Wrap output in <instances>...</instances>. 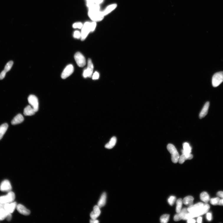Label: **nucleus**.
Listing matches in <instances>:
<instances>
[{
    "instance_id": "c85d7f7f",
    "label": "nucleus",
    "mask_w": 223,
    "mask_h": 223,
    "mask_svg": "<svg viewBox=\"0 0 223 223\" xmlns=\"http://www.w3.org/2000/svg\"><path fill=\"white\" fill-rule=\"evenodd\" d=\"M183 200L181 199H178L176 202L177 206L176 207V212L177 213H178L181 211V210L182 204H183Z\"/></svg>"
},
{
    "instance_id": "1a4fd4ad",
    "label": "nucleus",
    "mask_w": 223,
    "mask_h": 223,
    "mask_svg": "<svg viewBox=\"0 0 223 223\" xmlns=\"http://www.w3.org/2000/svg\"><path fill=\"white\" fill-rule=\"evenodd\" d=\"M91 32V23L88 22H86L82 27L81 33L82 40H84Z\"/></svg>"
},
{
    "instance_id": "c9c22d12",
    "label": "nucleus",
    "mask_w": 223,
    "mask_h": 223,
    "mask_svg": "<svg viewBox=\"0 0 223 223\" xmlns=\"http://www.w3.org/2000/svg\"><path fill=\"white\" fill-rule=\"evenodd\" d=\"M96 26V23L95 22L91 23V32L94 31Z\"/></svg>"
},
{
    "instance_id": "dca6fc26",
    "label": "nucleus",
    "mask_w": 223,
    "mask_h": 223,
    "mask_svg": "<svg viewBox=\"0 0 223 223\" xmlns=\"http://www.w3.org/2000/svg\"><path fill=\"white\" fill-rule=\"evenodd\" d=\"M101 211L100 208L98 206H95L94 208V210L90 214L91 219H96L100 215Z\"/></svg>"
},
{
    "instance_id": "7c9ffc66",
    "label": "nucleus",
    "mask_w": 223,
    "mask_h": 223,
    "mask_svg": "<svg viewBox=\"0 0 223 223\" xmlns=\"http://www.w3.org/2000/svg\"><path fill=\"white\" fill-rule=\"evenodd\" d=\"M14 64V62L12 61H10L8 62V63L6 65L4 70L6 73L9 72L11 68L13 65Z\"/></svg>"
},
{
    "instance_id": "79ce46f5",
    "label": "nucleus",
    "mask_w": 223,
    "mask_h": 223,
    "mask_svg": "<svg viewBox=\"0 0 223 223\" xmlns=\"http://www.w3.org/2000/svg\"><path fill=\"white\" fill-rule=\"evenodd\" d=\"M103 0H94V2L95 4H101Z\"/></svg>"
},
{
    "instance_id": "72a5a7b5",
    "label": "nucleus",
    "mask_w": 223,
    "mask_h": 223,
    "mask_svg": "<svg viewBox=\"0 0 223 223\" xmlns=\"http://www.w3.org/2000/svg\"><path fill=\"white\" fill-rule=\"evenodd\" d=\"M74 38L79 39L81 38V34L78 31H76L74 32L73 35Z\"/></svg>"
},
{
    "instance_id": "0eeeda50",
    "label": "nucleus",
    "mask_w": 223,
    "mask_h": 223,
    "mask_svg": "<svg viewBox=\"0 0 223 223\" xmlns=\"http://www.w3.org/2000/svg\"><path fill=\"white\" fill-rule=\"evenodd\" d=\"M28 101L29 103L34 109L35 112L39 110V104L38 98L35 96L30 95L28 98Z\"/></svg>"
},
{
    "instance_id": "423d86ee",
    "label": "nucleus",
    "mask_w": 223,
    "mask_h": 223,
    "mask_svg": "<svg viewBox=\"0 0 223 223\" xmlns=\"http://www.w3.org/2000/svg\"><path fill=\"white\" fill-rule=\"evenodd\" d=\"M94 69V65L91 60L90 59H89L88 60L87 68L84 70L83 72V77L85 78L91 77Z\"/></svg>"
},
{
    "instance_id": "f3484780",
    "label": "nucleus",
    "mask_w": 223,
    "mask_h": 223,
    "mask_svg": "<svg viewBox=\"0 0 223 223\" xmlns=\"http://www.w3.org/2000/svg\"><path fill=\"white\" fill-rule=\"evenodd\" d=\"M209 102L208 101L204 104V106L200 113L199 117L201 119L205 117L207 114L209 106Z\"/></svg>"
},
{
    "instance_id": "e433bc0d",
    "label": "nucleus",
    "mask_w": 223,
    "mask_h": 223,
    "mask_svg": "<svg viewBox=\"0 0 223 223\" xmlns=\"http://www.w3.org/2000/svg\"><path fill=\"white\" fill-rule=\"evenodd\" d=\"M99 77V74L97 72H96L92 76V79L94 80L97 79Z\"/></svg>"
},
{
    "instance_id": "7ed1b4c3",
    "label": "nucleus",
    "mask_w": 223,
    "mask_h": 223,
    "mask_svg": "<svg viewBox=\"0 0 223 223\" xmlns=\"http://www.w3.org/2000/svg\"><path fill=\"white\" fill-rule=\"evenodd\" d=\"M167 147V150L171 154L172 162L175 163H177L178 161L179 155L176 147L171 144H169Z\"/></svg>"
},
{
    "instance_id": "6e6552de",
    "label": "nucleus",
    "mask_w": 223,
    "mask_h": 223,
    "mask_svg": "<svg viewBox=\"0 0 223 223\" xmlns=\"http://www.w3.org/2000/svg\"><path fill=\"white\" fill-rule=\"evenodd\" d=\"M74 58L78 66L83 67L86 64V59L83 55L80 52H77L74 55Z\"/></svg>"
},
{
    "instance_id": "412c9836",
    "label": "nucleus",
    "mask_w": 223,
    "mask_h": 223,
    "mask_svg": "<svg viewBox=\"0 0 223 223\" xmlns=\"http://www.w3.org/2000/svg\"><path fill=\"white\" fill-rule=\"evenodd\" d=\"M106 194L105 193H104L100 198L98 203V206L100 208L104 206L106 203Z\"/></svg>"
},
{
    "instance_id": "37998d69",
    "label": "nucleus",
    "mask_w": 223,
    "mask_h": 223,
    "mask_svg": "<svg viewBox=\"0 0 223 223\" xmlns=\"http://www.w3.org/2000/svg\"><path fill=\"white\" fill-rule=\"evenodd\" d=\"M196 222L195 220L193 219H190L188 220L187 222L188 223H194Z\"/></svg>"
},
{
    "instance_id": "f704fd0d",
    "label": "nucleus",
    "mask_w": 223,
    "mask_h": 223,
    "mask_svg": "<svg viewBox=\"0 0 223 223\" xmlns=\"http://www.w3.org/2000/svg\"><path fill=\"white\" fill-rule=\"evenodd\" d=\"M83 24L81 23L78 22L74 23L73 25V27L74 28L81 29L83 27Z\"/></svg>"
},
{
    "instance_id": "a18cd8bd",
    "label": "nucleus",
    "mask_w": 223,
    "mask_h": 223,
    "mask_svg": "<svg viewBox=\"0 0 223 223\" xmlns=\"http://www.w3.org/2000/svg\"><path fill=\"white\" fill-rule=\"evenodd\" d=\"M202 221V218L201 217H198L197 219V222L198 223H201Z\"/></svg>"
},
{
    "instance_id": "393cba45",
    "label": "nucleus",
    "mask_w": 223,
    "mask_h": 223,
    "mask_svg": "<svg viewBox=\"0 0 223 223\" xmlns=\"http://www.w3.org/2000/svg\"><path fill=\"white\" fill-rule=\"evenodd\" d=\"M117 142V139L115 137H113L111 139L109 143L105 145V147L109 149L112 148L115 145Z\"/></svg>"
},
{
    "instance_id": "b1692460",
    "label": "nucleus",
    "mask_w": 223,
    "mask_h": 223,
    "mask_svg": "<svg viewBox=\"0 0 223 223\" xmlns=\"http://www.w3.org/2000/svg\"><path fill=\"white\" fill-rule=\"evenodd\" d=\"M193 158V155L191 154L189 156L186 155L182 154L181 156H179L178 160V162L180 164H183L186 160H191Z\"/></svg>"
},
{
    "instance_id": "ea45409f",
    "label": "nucleus",
    "mask_w": 223,
    "mask_h": 223,
    "mask_svg": "<svg viewBox=\"0 0 223 223\" xmlns=\"http://www.w3.org/2000/svg\"><path fill=\"white\" fill-rule=\"evenodd\" d=\"M217 195L218 197L222 198H223V191H219L218 192L217 194Z\"/></svg>"
},
{
    "instance_id": "cd10ccee",
    "label": "nucleus",
    "mask_w": 223,
    "mask_h": 223,
    "mask_svg": "<svg viewBox=\"0 0 223 223\" xmlns=\"http://www.w3.org/2000/svg\"><path fill=\"white\" fill-rule=\"evenodd\" d=\"M9 213L4 209H0V221H3Z\"/></svg>"
},
{
    "instance_id": "a19ab883",
    "label": "nucleus",
    "mask_w": 223,
    "mask_h": 223,
    "mask_svg": "<svg viewBox=\"0 0 223 223\" xmlns=\"http://www.w3.org/2000/svg\"><path fill=\"white\" fill-rule=\"evenodd\" d=\"M12 218V215L11 213H9L6 219L8 221H11Z\"/></svg>"
},
{
    "instance_id": "f8f14e48",
    "label": "nucleus",
    "mask_w": 223,
    "mask_h": 223,
    "mask_svg": "<svg viewBox=\"0 0 223 223\" xmlns=\"http://www.w3.org/2000/svg\"><path fill=\"white\" fill-rule=\"evenodd\" d=\"M188 208H184L177 213L174 217V220L175 221H178L183 219L186 214L188 213Z\"/></svg>"
},
{
    "instance_id": "ddd939ff",
    "label": "nucleus",
    "mask_w": 223,
    "mask_h": 223,
    "mask_svg": "<svg viewBox=\"0 0 223 223\" xmlns=\"http://www.w3.org/2000/svg\"><path fill=\"white\" fill-rule=\"evenodd\" d=\"M17 206L16 202H13L11 203L5 204L4 209L8 213H13Z\"/></svg>"
},
{
    "instance_id": "bb28decb",
    "label": "nucleus",
    "mask_w": 223,
    "mask_h": 223,
    "mask_svg": "<svg viewBox=\"0 0 223 223\" xmlns=\"http://www.w3.org/2000/svg\"><path fill=\"white\" fill-rule=\"evenodd\" d=\"M201 200L206 203H208L210 201V197L209 195L205 191L202 192L200 196Z\"/></svg>"
},
{
    "instance_id": "f257e3e1",
    "label": "nucleus",
    "mask_w": 223,
    "mask_h": 223,
    "mask_svg": "<svg viewBox=\"0 0 223 223\" xmlns=\"http://www.w3.org/2000/svg\"><path fill=\"white\" fill-rule=\"evenodd\" d=\"M88 15L91 19L94 21L102 20L104 17L103 12L100 11L98 4H94L89 8Z\"/></svg>"
},
{
    "instance_id": "9b49d317",
    "label": "nucleus",
    "mask_w": 223,
    "mask_h": 223,
    "mask_svg": "<svg viewBox=\"0 0 223 223\" xmlns=\"http://www.w3.org/2000/svg\"><path fill=\"white\" fill-rule=\"evenodd\" d=\"M12 189L11 183L8 180H5L0 185V190L2 191L9 192L11 191Z\"/></svg>"
},
{
    "instance_id": "c756f323",
    "label": "nucleus",
    "mask_w": 223,
    "mask_h": 223,
    "mask_svg": "<svg viewBox=\"0 0 223 223\" xmlns=\"http://www.w3.org/2000/svg\"><path fill=\"white\" fill-rule=\"evenodd\" d=\"M170 215L167 214L163 215L161 216L160 221L161 223H166L169 221Z\"/></svg>"
},
{
    "instance_id": "a878e982",
    "label": "nucleus",
    "mask_w": 223,
    "mask_h": 223,
    "mask_svg": "<svg viewBox=\"0 0 223 223\" xmlns=\"http://www.w3.org/2000/svg\"><path fill=\"white\" fill-rule=\"evenodd\" d=\"M117 5L116 4H114L111 5L106 8L103 12L104 16L107 15L110 12L114 9L117 7Z\"/></svg>"
},
{
    "instance_id": "473e14b6",
    "label": "nucleus",
    "mask_w": 223,
    "mask_h": 223,
    "mask_svg": "<svg viewBox=\"0 0 223 223\" xmlns=\"http://www.w3.org/2000/svg\"><path fill=\"white\" fill-rule=\"evenodd\" d=\"M176 198L175 196H171L169 198L168 200V202L170 205L172 206L174 204L176 200Z\"/></svg>"
},
{
    "instance_id": "de8ad7c7",
    "label": "nucleus",
    "mask_w": 223,
    "mask_h": 223,
    "mask_svg": "<svg viewBox=\"0 0 223 223\" xmlns=\"http://www.w3.org/2000/svg\"><path fill=\"white\" fill-rule=\"evenodd\" d=\"M219 205L223 206V198L220 199L219 201Z\"/></svg>"
},
{
    "instance_id": "aec40b11",
    "label": "nucleus",
    "mask_w": 223,
    "mask_h": 223,
    "mask_svg": "<svg viewBox=\"0 0 223 223\" xmlns=\"http://www.w3.org/2000/svg\"><path fill=\"white\" fill-rule=\"evenodd\" d=\"M35 111L34 109L30 105H28L25 108L24 111V114L27 116H30L34 115Z\"/></svg>"
},
{
    "instance_id": "39448f33",
    "label": "nucleus",
    "mask_w": 223,
    "mask_h": 223,
    "mask_svg": "<svg viewBox=\"0 0 223 223\" xmlns=\"http://www.w3.org/2000/svg\"><path fill=\"white\" fill-rule=\"evenodd\" d=\"M15 198V195L13 192L10 191L8 194L5 196H0V203L6 204L14 201Z\"/></svg>"
},
{
    "instance_id": "2eb2a0df",
    "label": "nucleus",
    "mask_w": 223,
    "mask_h": 223,
    "mask_svg": "<svg viewBox=\"0 0 223 223\" xmlns=\"http://www.w3.org/2000/svg\"><path fill=\"white\" fill-rule=\"evenodd\" d=\"M16 208L18 212L22 215L27 216L30 214V211L21 204H17Z\"/></svg>"
},
{
    "instance_id": "f03ea898",
    "label": "nucleus",
    "mask_w": 223,
    "mask_h": 223,
    "mask_svg": "<svg viewBox=\"0 0 223 223\" xmlns=\"http://www.w3.org/2000/svg\"><path fill=\"white\" fill-rule=\"evenodd\" d=\"M210 206L209 204L206 203L201 209L193 213H188L186 215L183 220H188L190 219H193L198 217L206 213L209 210Z\"/></svg>"
},
{
    "instance_id": "4468645a",
    "label": "nucleus",
    "mask_w": 223,
    "mask_h": 223,
    "mask_svg": "<svg viewBox=\"0 0 223 223\" xmlns=\"http://www.w3.org/2000/svg\"><path fill=\"white\" fill-rule=\"evenodd\" d=\"M204 204L201 202H199L189 206L188 208V212L193 213L196 212L201 209L204 206Z\"/></svg>"
},
{
    "instance_id": "a211bd4d",
    "label": "nucleus",
    "mask_w": 223,
    "mask_h": 223,
    "mask_svg": "<svg viewBox=\"0 0 223 223\" xmlns=\"http://www.w3.org/2000/svg\"><path fill=\"white\" fill-rule=\"evenodd\" d=\"M24 120V118L21 114H19L16 116L11 122L12 124L16 125L22 123Z\"/></svg>"
},
{
    "instance_id": "9d476101",
    "label": "nucleus",
    "mask_w": 223,
    "mask_h": 223,
    "mask_svg": "<svg viewBox=\"0 0 223 223\" xmlns=\"http://www.w3.org/2000/svg\"><path fill=\"white\" fill-rule=\"evenodd\" d=\"M74 71V68L72 65H67L65 68L61 75V77L65 79L70 76Z\"/></svg>"
},
{
    "instance_id": "4c0bfd02",
    "label": "nucleus",
    "mask_w": 223,
    "mask_h": 223,
    "mask_svg": "<svg viewBox=\"0 0 223 223\" xmlns=\"http://www.w3.org/2000/svg\"><path fill=\"white\" fill-rule=\"evenodd\" d=\"M206 218L208 221H211L212 219V214L210 213H207L206 214Z\"/></svg>"
},
{
    "instance_id": "5701e85b",
    "label": "nucleus",
    "mask_w": 223,
    "mask_h": 223,
    "mask_svg": "<svg viewBox=\"0 0 223 223\" xmlns=\"http://www.w3.org/2000/svg\"><path fill=\"white\" fill-rule=\"evenodd\" d=\"M8 127V124L6 123H4L0 126V140L2 139L4 135L7 131Z\"/></svg>"
},
{
    "instance_id": "2f4dec72",
    "label": "nucleus",
    "mask_w": 223,
    "mask_h": 223,
    "mask_svg": "<svg viewBox=\"0 0 223 223\" xmlns=\"http://www.w3.org/2000/svg\"><path fill=\"white\" fill-rule=\"evenodd\" d=\"M220 198L219 197H216L212 198L210 200V202L211 204L214 206L219 205V201Z\"/></svg>"
},
{
    "instance_id": "20e7f679",
    "label": "nucleus",
    "mask_w": 223,
    "mask_h": 223,
    "mask_svg": "<svg viewBox=\"0 0 223 223\" xmlns=\"http://www.w3.org/2000/svg\"><path fill=\"white\" fill-rule=\"evenodd\" d=\"M223 82V71L216 73L212 78V84L214 87H217Z\"/></svg>"
},
{
    "instance_id": "6ab92c4d",
    "label": "nucleus",
    "mask_w": 223,
    "mask_h": 223,
    "mask_svg": "<svg viewBox=\"0 0 223 223\" xmlns=\"http://www.w3.org/2000/svg\"><path fill=\"white\" fill-rule=\"evenodd\" d=\"M183 150H182V154L188 156L191 154V147L187 142H184L183 145Z\"/></svg>"
},
{
    "instance_id": "49530a36",
    "label": "nucleus",
    "mask_w": 223,
    "mask_h": 223,
    "mask_svg": "<svg viewBox=\"0 0 223 223\" xmlns=\"http://www.w3.org/2000/svg\"><path fill=\"white\" fill-rule=\"evenodd\" d=\"M5 204L0 203V209H4Z\"/></svg>"
},
{
    "instance_id": "58836bf2",
    "label": "nucleus",
    "mask_w": 223,
    "mask_h": 223,
    "mask_svg": "<svg viewBox=\"0 0 223 223\" xmlns=\"http://www.w3.org/2000/svg\"><path fill=\"white\" fill-rule=\"evenodd\" d=\"M6 73L4 70L1 72L0 74V80L3 79L5 78Z\"/></svg>"
},
{
    "instance_id": "c03bdc74",
    "label": "nucleus",
    "mask_w": 223,
    "mask_h": 223,
    "mask_svg": "<svg viewBox=\"0 0 223 223\" xmlns=\"http://www.w3.org/2000/svg\"><path fill=\"white\" fill-rule=\"evenodd\" d=\"M90 222L91 223H98L99 222L98 220H96V219H91L90 220Z\"/></svg>"
},
{
    "instance_id": "4be33fe9",
    "label": "nucleus",
    "mask_w": 223,
    "mask_h": 223,
    "mask_svg": "<svg viewBox=\"0 0 223 223\" xmlns=\"http://www.w3.org/2000/svg\"><path fill=\"white\" fill-rule=\"evenodd\" d=\"M194 199V198L193 196H188L185 197L183 201L185 205L189 206L193 205Z\"/></svg>"
}]
</instances>
